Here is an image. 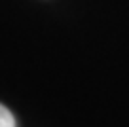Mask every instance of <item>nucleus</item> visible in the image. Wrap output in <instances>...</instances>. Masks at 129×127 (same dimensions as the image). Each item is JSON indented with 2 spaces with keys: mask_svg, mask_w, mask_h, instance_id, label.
Returning <instances> with one entry per match:
<instances>
[{
  "mask_svg": "<svg viewBox=\"0 0 129 127\" xmlns=\"http://www.w3.org/2000/svg\"><path fill=\"white\" fill-rule=\"evenodd\" d=\"M0 127H17L13 114L4 106V104H0Z\"/></svg>",
  "mask_w": 129,
  "mask_h": 127,
  "instance_id": "obj_1",
  "label": "nucleus"
}]
</instances>
